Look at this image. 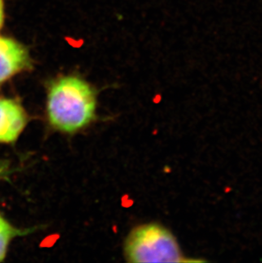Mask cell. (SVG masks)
<instances>
[{
	"label": "cell",
	"mask_w": 262,
	"mask_h": 263,
	"mask_svg": "<svg viewBox=\"0 0 262 263\" xmlns=\"http://www.w3.org/2000/svg\"><path fill=\"white\" fill-rule=\"evenodd\" d=\"M27 112L14 99L0 98V143H13L27 125Z\"/></svg>",
	"instance_id": "cell-4"
},
{
	"label": "cell",
	"mask_w": 262,
	"mask_h": 263,
	"mask_svg": "<svg viewBox=\"0 0 262 263\" xmlns=\"http://www.w3.org/2000/svg\"><path fill=\"white\" fill-rule=\"evenodd\" d=\"M29 233L30 230H21L12 226L0 213V261H4L9 245L15 237Z\"/></svg>",
	"instance_id": "cell-5"
},
{
	"label": "cell",
	"mask_w": 262,
	"mask_h": 263,
	"mask_svg": "<svg viewBox=\"0 0 262 263\" xmlns=\"http://www.w3.org/2000/svg\"><path fill=\"white\" fill-rule=\"evenodd\" d=\"M5 21V2L4 0H0V29L2 28Z\"/></svg>",
	"instance_id": "cell-6"
},
{
	"label": "cell",
	"mask_w": 262,
	"mask_h": 263,
	"mask_svg": "<svg viewBox=\"0 0 262 263\" xmlns=\"http://www.w3.org/2000/svg\"><path fill=\"white\" fill-rule=\"evenodd\" d=\"M97 97L93 88L77 76H63L51 83L48 91L47 115L60 132L73 133L96 118Z\"/></svg>",
	"instance_id": "cell-1"
},
{
	"label": "cell",
	"mask_w": 262,
	"mask_h": 263,
	"mask_svg": "<svg viewBox=\"0 0 262 263\" xmlns=\"http://www.w3.org/2000/svg\"><path fill=\"white\" fill-rule=\"evenodd\" d=\"M32 64L24 45L11 37L0 36V86Z\"/></svg>",
	"instance_id": "cell-3"
},
{
	"label": "cell",
	"mask_w": 262,
	"mask_h": 263,
	"mask_svg": "<svg viewBox=\"0 0 262 263\" xmlns=\"http://www.w3.org/2000/svg\"><path fill=\"white\" fill-rule=\"evenodd\" d=\"M3 175V168H0V176H2Z\"/></svg>",
	"instance_id": "cell-7"
},
{
	"label": "cell",
	"mask_w": 262,
	"mask_h": 263,
	"mask_svg": "<svg viewBox=\"0 0 262 263\" xmlns=\"http://www.w3.org/2000/svg\"><path fill=\"white\" fill-rule=\"evenodd\" d=\"M124 253L129 262H184L176 238L158 224H145L134 229L126 239Z\"/></svg>",
	"instance_id": "cell-2"
}]
</instances>
